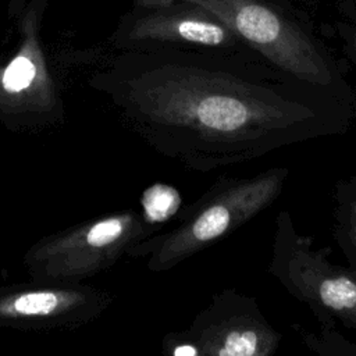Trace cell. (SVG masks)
I'll return each mask as SVG.
<instances>
[{"label": "cell", "instance_id": "obj_1", "mask_svg": "<svg viewBox=\"0 0 356 356\" xmlns=\"http://www.w3.org/2000/svg\"><path fill=\"white\" fill-rule=\"evenodd\" d=\"M90 85L152 149L200 172L343 134L352 115V104L296 79L188 60L121 61Z\"/></svg>", "mask_w": 356, "mask_h": 356}, {"label": "cell", "instance_id": "obj_2", "mask_svg": "<svg viewBox=\"0 0 356 356\" xmlns=\"http://www.w3.org/2000/svg\"><path fill=\"white\" fill-rule=\"evenodd\" d=\"M288 175V167H273L253 177L222 179L185 210L177 227L150 234L127 256L146 259V267L153 273L172 270L271 206Z\"/></svg>", "mask_w": 356, "mask_h": 356}, {"label": "cell", "instance_id": "obj_3", "mask_svg": "<svg viewBox=\"0 0 356 356\" xmlns=\"http://www.w3.org/2000/svg\"><path fill=\"white\" fill-rule=\"evenodd\" d=\"M313 243L296 229L291 213L281 210L267 271L312 310L320 325L341 323L356 332V267L332 264L330 249Z\"/></svg>", "mask_w": 356, "mask_h": 356}, {"label": "cell", "instance_id": "obj_4", "mask_svg": "<svg viewBox=\"0 0 356 356\" xmlns=\"http://www.w3.org/2000/svg\"><path fill=\"white\" fill-rule=\"evenodd\" d=\"M153 232L142 213L117 211L39 239L26 250L24 266L33 281L81 284L111 268Z\"/></svg>", "mask_w": 356, "mask_h": 356}, {"label": "cell", "instance_id": "obj_5", "mask_svg": "<svg viewBox=\"0 0 356 356\" xmlns=\"http://www.w3.org/2000/svg\"><path fill=\"white\" fill-rule=\"evenodd\" d=\"M113 303L100 288L39 282L0 285V327L15 330H74L89 324Z\"/></svg>", "mask_w": 356, "mask_h": 356}, {"label": "cell", "instance_id": "obj_6", "mask_svg": "<svg viewBox=\"0 0 356 356\" xmlns=\"http://www.w3.org/2000/svg\"><path fill=\"white\" fill-rule=\"evenodd\" d=\"M184 332L202 356H271L281 343L257 300L231 288L216 293Z\"/></svg>", "mask_w": 356, "mask_h": 356}, {"label": "cell", "instance_id": "obj_7", "mask_svg": "<svg viewBox=\"0 0 356 356\" xmlns=\"http://www.w3.org/2000/svg\"><path fill=\"white\" fill-rule=\"evenodd\" d=\"M332 236L356 267V175L339 179L334 189Z\"/></svg>", "mask_w": 356, "mask_h": 356}, {"label": "cell", "instance_id": "obj_8", "mask_svg": "<svg viewBox=\"0 0 356 356\" xmlns=\"http://www.w3.org/2000/svg\"><path fill=\"white\" fill-rule=\"evenodd\" d=\"M143 220L154 227L170 221L182 207V196L178 189L164 182L147 186L139 199Z\"/></svg>", "mask_w": 356, "mask_h": 356}, {"label": "cell", "instance_id": "obj_9", "mask_svg": "<svg viewBox=\"0 0 356 356\" xmlns=\"http://www.w3.org/2000/svg\"><path fill=\"white\" fill-rule=\"evenodd\" d=\"M175 36L185 43L204 47L231 46L235 42L234 32L222 24L202 18H188L174 26Z\"/></svg>", "mask_w": 356, "mask_h": 356}, {"label": "cell", "instance_id": "obj_10", "mask_svg": "<svg viewBox=\"0 0 356 356\" xmlns=\"http://www.w3.org/2000/svg\"><path fill=\"white\" fill-rule=\"evenodd\" d=\"M303 343L321 356H356V343L343 337L334 325H320L318 332L295 327Z\"/></svg>", "mask_w": 356, "mask_h": 356}, {"label": "cell", "instance_id": "obj_11", "mask_svg": "<svg viewBox=\"0 0 356 356\" xmlns=\"http://www.w3.org/2000/svg\"><path fill=\"white\" fill-rule=\"evenodd\" d=\"M161 348L168 356H202L196 342L184 331L167 334L161 342Z\"/></svg>", "mask_w": 356, "mask_h": 356}, {"label": "cell", "instance_id": "obj_12", "mask_svg": "<svg viewBox=\"0 0 356 356\" xmlns=\"http://www.w3.org/2000/svg\"><path fill=\"white\" fill-rule=\"evenodd\" d=\"M349 51H350V56H352V58H353V61L356 63V33L352 36V39H350V42H349Z\"/></svg>", "mask_w": 356, "mask_h": 356}]
</instances>
